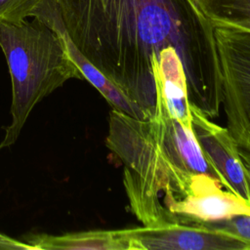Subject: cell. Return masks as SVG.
<instances>
[{
	"label": "cell",
	"instance_id": "6da1fadb",
	"mask_svg": "<svg viewBox=\"0 0 250 250\" xmlns=\"http://www.w3.org/2000/svg\"><path fill=\"white\" fill-rule=\"evenodd\" d=\"M78 50L149 118L156 107L152 70L162 51L180 55L189 103L208 118L222 107L214 26L193 0H54Z\"/></svg>",
	"mask_w": 250,
	"mask_h": 250
},
{
	"label": "cell",
	"instance_id": "7a4b0ae2",
	"mask_svg": "<svg viewBox=\"0 0 250 250\" xmlns=\"http://www.w3.org/2000/svg\"><path fill=\"white\" fill-rule=\"evenodd\" d=\"M153 73V116L138 119L114 108L109 112L105 145L123 164L131 211L149 227L217 221L228 209L229 186L205 158L192 129L171 115Z\"/></svg>",
	"mask_w": 250,
	"mask_h": 250
},
{
	"label": "cell",
	"instance_id": "3957f363",
	"mask_svg": "<svg viewBox=\"0 0 250 250\" xmlns=\"http://www.w3.org/2000/svg\"><path fill=\"white\" fill-rule=\"evenodd\" d=\"M0 47L12 80V121L0 148L13 146L33 107L71 78L84 79L59 35L42 21L0 22Z\"/></svg>",
	"mask_w": 250,
	"mask_h": 250
},
{
	"label": "cell",
	"instance_id": "277c9868",
	"mask_svg": "<svg viewBox=\"0 0 250 250\" xmlns=\"http://www.w3.org/2000/svg\"><path fill=\"white\" fill-rule=\"evenodd\" d=\"M227 128L250 152V30L214 26Z\"/></svg>",
	"mask_w": 250,
	"mask_h": 250
},
{
	"label": "cell",
	"instance_id": "5b68a950",
	"mask_svg": "<svg viewBox=\"0 0 250 250\" xmlns=\"http://www.w3.org/2000/svg\"><path fill=\"white\" fill-rule=\"evenodd\" d=\"M128 250H250L246 240L202 223L124 229Z\"/></svg>",
	"mask_w": 250,
	"mask_h": 250
},
{
	"label": "cell",
	"instance_id": "8992f818",
	"mask_svg": "<svg viewBox=\"0 0 250 250\" xmlns=\"http://www.w3.org/2000/svg\"><path fill=\"white\" fill-rule=\"evenodd\" d=\"M191 127L207 161L225 179L230 190L250 205V188L240 155V146L228 128L214 123L190 104Z\"/></svg>",
	"mask_w": 250,
	"mask_h": 250
},
{
	"label": "cell",
	"instance_id": "52a82bcc",
	"mask_svg": "<svg viewBox=\"0 0 250 250\" xmlns=\"http://www.w3.org/2000/svg\"><path fill=\"white\" fill-rule=\"evenodd\" d=\"M32 17L42 21L59 35L68 56L79 68L84 79L88 80L105 98L114 109L138 119H147L144 110L129 99L123 91L102 71H100L74 45L64 28L54 0H43L33 13Z\"/></svg>",
	"mask_w": 250,
	"mask_h": 250
},
{
	"label": "cell",
	"instance_id": "ba28073f",
	"mask_svg": "<svg viewBox=\"0 0 250 250\" xmlns=\"http://www.w3.org/2000/svg\"><path fill=\"white\" fill-rule=\"evenodd\" d=\"M23 239L35 250H128L124 229H95L60 235L30 233Z\"/></svg>",
	"mask_w": 250,
	"mask_h": 250
},
{
	"label": "cell",
	"instance_id": "9c48e42d",
	"mask_svg": "<svg viewBox=\"0 0 250 250\" xmlns=\"http://www.w3.org/2000/svg\"><path fill=\"white\" fill-rule=\"evenodd\" d=\"M43 0H0V22L19 24L32 17Z\"/></svg>",
	"mask_w": 250,
	"mask_h": 250
},
{
	"label": "cell",
	"instance_id": "30bf717a",
	"mask_svg": "<svg viewBox=\"0 0 250 250\" xmlns=\"http://www.w3.org/2000/svg\"><path fill=\"white\" fill-rule=\"evenodd\" d=\"M202 224L229 232L250 243V215L240 214L227 220L204 222Z\"/></svg>",
	"mask_w": 250,
	"mask_h": 250
},
{
	"label": "cell",
	"instance_id": "8fae6325",
	"mask_svg": "<svg viewBox=\"0 0 250 250\" xmlns=\"http://www.w3.org/2000/svg\"><path fill=\"white\" fill-rule=\"evenodd\" d=\"M0 250H35L34 247L26 242L15 239L0 232Z\"/></svg>",
	"mask_w": 250,
	"mask_h": 250
},
{
	"label": "cell",
	"instance_id": "7c38bea8",
	"mask_svg": "<svg viewBox=\"0 0 250 250\" xmlns=\"http://www.w3.org/2000/svg\"><path fill=\"white\" fill-rule=\"evenodd\" d=\"M240 155H241V158L243 161V165H244L245 172H246V179H247L249 188H250V152L240 147Z\"/></svg>",
	"mask_w": 250,
	"mask_h": 250
}]
</instances>
